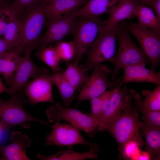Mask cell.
<instances>
[{"instance_id": "obj_5", "label": "cell", "mask_w": 160, "mask_h": 160, "mask_svg": "<svg viewBox=\"0 0 160 160\" xmlns=\"http://www.w3.org/2000/svg\"><path fill=\"white\" fill-rule=\"evenodd\" d=\"M125 25L120 29L117 36L119 48L116 55L111 62L114 67L111 78L112 81L116 79L120 70L125 67L136 64L150 63L141 48L138 47L132 41Z\"/></svg>"}, {"instance_id": "obj_37", "label": "cell", "mask_w": 160, "mask_h": 160, "mask_svg": "<svg viewBox=\"0 0 160 160\" xmlns=\"http://www.w3.org/2000/svg\"><path fill=\"white\" fill-rule=\"evenodd\" d=\"M9 51L7 44L4 39L0 36V55L4 52Z\"/></svg>"}, {"instance_id": "obj_25", "label": "cell", "mask_w": 160, "mask_h": 160, "mask_svg": "<svg viewBox=\"0 0 160 160\" xmlns=\"http://www.w3.org/2000/svg\"><path fill=\"white\" fill-rule=\"evenodd\" d=\"M136 17L138 18L137 23L140 25L154 31H160V20L155 15L150 7L139 4Z\"/></svg>"}, {"instance_id": "obj_11", "label": "cell", "mask_w": 160, "mask_h": 160, "mask_svg": "<svg viewBox=\"0 0 160 160\" xmlns=\"http://www.w3.org/2000/svg\"><path fill=\"white\" fill-rule=\"evenodd\" d=\"M36 48V45H32L25 51L24 55L21 57L20 63L11 79L7 93L9 95L18 93L31 78L49 72L44 67L36 65L32 60L31 52Z\"/></svg>"}, {"instance_id": "obj_17", "label": "cell", "mask_w": 160, "mask_h": 160, "mask_svg": "<svg viewBox=\"0 0 160 160\" xmlns=\"http://www.w3.org/2000/svg\"><path fill=\"white\" fill-rule=\"evenodd\" d=\"M130 89L127 87L126 85L123 88L120 87L116 89L98 126L112 121L120 116L124 107L127 96L130 93Z\"/></svg>"}, {"instance_id": "obj_24", "label": "cell", "mask_w": 160, "mask_h": 160, "mask_svg": "<svg viewBox=\"0 0 160 160\" xmlns=\"http://www.w3.org/2000/svg\"><path fill=\"white\" fill-rule=\"evenodd\" d=\"M53 83L57 87L65 107H69L73 100L75 89L63 74L62 73H53Z\"/></svg>"}, {"instance_id": "obj_13", "label": "cell", "mask_w": 160, "mask_h": 160, "mask_svg": "<svg viewBox=\"0 0 160 160\" xmlns=\"http://www.w3.org/2000/svg\"><path fill=\"white\" fill-rule=\"evenodd\" d=\"M52 74L49 72L38 75L25 85V93L28 102L31 104L50 102L55 104L53 100Z\"/></svg>"}, {"instance_id": "obj_10", "label": "cell", "mask_w": 160, "mask_h": 160, "mask_svg": "<svg viewBox=\"0 0 160 160\" xmlns=\"http://www.w3.org/2000/svg\"><path fill=\"white\" fill-rule=\"evenodd\" d=\"M77 17L70 14L58 15L47 18L46 31L37 46L38 49L62 40L65 37L73 34L76 24Z\"/></svg>"}, {"instance_id": "obj_7", "label": "cell", "mask_w": 160, "mask_h": 160, "mask_svg": "<svg viewBox=\"0 0 160 160\" xmlns=\"http://www.w3.org/2000/svg\"><path fill=\"white\" fill-rule=\"evenodd\" d=\"M54 104L46 111L49 122L63 120L85 132L90 137L93 136L99 123L89 114L84 113L75 108L63 107L58 102Z\"/></svg>"}, {"instance_id": "obj_12", "label": "cell", "mask_w": 160, "mask_h": 160, "mask_svg": "<svg viewBox=\"0 0 160 160\" xmlns=\"http://www.w3.org/2000/svg\"><path fill=\"white\" fill-rule=\"evenodd\" d=\"M52 131L46 139L47 145L59 146L84 145L90 148L97 147V145L86 140L80 133L81 130L71 124L56 122L51 126Z\"/></svg>"}, {"instance_id": "obj_39", "label": "cell", "mask_w": 160, "mask_h": 160, "mask_svg": "<svg viewBox=\"0 0 160 160\" xmlns=\"http://www.w3.org/2000/svg\"><path fill=\"white\" fill-rule=\"evenodd\" d=\"M9 88H7L3 83L0 77V94L3 92H8Z\"/></svg>"}, {"instance_id": "obj_43", "label": "cell", "mask_w": 160, "mask_h": 160, "mask_svg": "<svg viewBox=\"0 0 160 160\" xmlns=\"http://www.w3.org/2000/svg\"><path fill=\"white\" fill-rule=\"evenodd\" d=\"M1 127H0V132H1Z\"/></svg>"}, {"instance_id": "obj_6", "label": "cell", "mask_w": 160, "mask_h": 160, "mask_svg": "<svg viewBox=\"0 0 160 160\" xmlns=\"http://www.w3.org/2000/svg\"><path fill=\"white\" fill-rule=\"evenodd\" d=\"M73 34L75 47L73 63L78 65L84 55L95 39L100 29L105 25V20L98 17H77Z\"/></svg>"}, {"instance_id": "obj_30", "label": "cell", "mask_w": 160, "mask_h": 160, "mask_svg": "<svg viewBox=\"0 0 160 160\" xmlns=\"http://www.w3.org/2000/svg\"><path fill=\"white\" fill-rule=\"evenodd\" d=\"M55 47L60 59L68 61L73 58L75 47L72 41L62 40L57 42Z\"/></svg>"}, {"instance_id": "obj_8", "label": "cell", "mask_w": 160, "mask_h": 160, "mask_svg": "<svg viewBox=\"0 0 160 160\" xmlns=\"http://www.w3.org/2000/svg\"><path fill=\"white\" fill-rule=\"evenodd\" d=\"M94 68L92 74L82 87L78 97L79 103L99 96L107 89L114 90L122 85L120 78L112 82L109 81L108 76L112 70L106 65L101 64Z\"/></svg>"}, {"instance_id": "obj_38", "label": "cell", "mask_w": 160, "mask_h": 160, "mask_svg": "<svg viewBox=\"0 0 160 160\" xmlns=\"http://www.w3.org/2000/svg\"><path fill=\"white\" fill-rule=\"evenodd\" d=\"M137 160H148L151 159L149 153L146 151H141L138 152Z\"/></svg>"}, {"instance_id": "obj_23", "label": "cell", "mask_w": 160, "mask_h": 160, "mask_svg": "<svg viewBox=\"0 0 160 160\" xmlns=\"http://www.w3.org/2000/svg\"><path fill=\"white\" fill-rule=\"evenodd\" d=\"M21 29V21L19 16L13 12L3 34L4 38L8 45L9 51L13 49L18 44Z\"/></svg>"}, {"instance_id": "obj_26", "label": "cell", "mask_w": 160, "mask_h": 160, "mask_svg": "<svg viewBox=\"0 0 160 160\" xmlns=\"http://www.w3.org/2000/svg\"><path fill=\"white\" fill-rule=\"evenodd\" d=\"M130 91L135 104L142 113L143 122L160 127V111H153L147 108L143 104V100L139 93L134 89H130Z\"/></svg>"}, {"instance_id": "obj_42", "label": "cell", "mask_w": 160, "mask_h": 160, "mask_svg": "<svg viewBox=\"0 0 160 160\" xmlns=\"http://www.w3.org/2000/svg\"><path fill=\"white\" fill-rule=\"evenodd\" d=\"M52 0H43V2L44 3L47 4Z\"/></svg>"}, {"instance_id": "obj_34", "label": "cell", "mask_w": 160, "mask_h": 160, "mask_svg": "<svg viewBox=\"0 0 160 160\" xmlns=\"http://www.w3.org/2000/svg\"><path fill=\"white\" fill-rule=\"evenodd\" d=\"M90 100L91 111L89 114L97 121L99 124L103 116L100 96L92 98Z\"/></svg>"}, {"instance_id": "obj_15", "label": "cell", "mask_w": 160, "mask_h": 160, "mask_svg": "<svg viewBox=\"0 0 160 160\" xmlns=\"http://www.w3.org/2000/svg\"><path fill=\"white\" fill-rule=\"evenodd\" d=\"M144 63L134 64L124 67V74L120 79L122 84L130 82H148L160 85V73L153 69H148Z\"/></svg>"}, {"instance_id": "obj_16", "label": "cell", "mask_w": 160, "mask_h": 160, "mask_svg": "<svg viewBox=\"0 0 160 160\" xmlns=\"http://www.w3.org/2000/svg\"><path fill=\"white\" fill-rule=\"evenodd\" d=\"M139 4L135 0H119L108 14L109 18L105 20V27L112 28L124 20L136 17Z\"/></svg>"}, {"instance_id": "obj_29", "label": "cell", "mask_w": 160, "mask_h": 160, "mask_svg": "<svg viewBox=\"0 0 160 160\" xmlns=\"http://www.w3.org/2000/svg\"><path fill=\"white\" fill-rule=\"evenodd\" d=\"M142 93L145 97L143 103L146 107L152 110L160 111V85L152 91L143 90Z\"/></svg>"}, {"instance_id": "obj_40", "label": "cell", "mask_w": 160, "mask_h": 160, "mask_svg": "<svg viewBox=\"0 0 160 160\" xmlns=\"http://www.w3.org/2000/svg\"><path fill=\"white\" fill-rule=\"evenodd\" d=\"M137 1L140 2L143 4H145L148 0H135Z\"/></svg>"}, {"instance_id": "obj_33", "label": "cell", "mask_w": 160, "mask_h": 160, "mask_svg": "<svg viewBox=\"0 0 160 160\" xmlns=\"http://www.w3.org/2000/svg\"><path fill=\"white\" fill-rule=\"evenodd\" d=\"M139 147L140 146L137 142L130 141L124 145L120 153L126 159H133L134 156L140 151Z\"/></svg>"}, {"instance_id": "obj_2", "label": "cell", "mask_w": 160, "mask_h": 160, "mask_svg": "<svg viewBox=\"0 0 160 160\" xmlns=\"http://www.w3.org/2000/svg\"><path fill=\"white\" fill-rule=\"evenodd\" d=\"M125 24V21H123L112 28L103 26L86 53L85 63L80 67L87 72L103 62H111L114 57L118 33Z\"/></svg>"}, {"instance_id": "obj_9", "label": "cell", "mask_w": 160, "mask_h": 160, "mask_svg": "<svg viewBox=\"0 0 160 160\" xmlns=\"http://www.w3.org/2000/svg\"><path fill=\"white\" fill-rule=\"evenodd\" d=\"M125 26L140 44L151 68H156L160 63V31H154L137 23Z\"/></svg>"}, {"instance_id": "obj_14", "label": "cell", "mask_w": 160, "mask_h": 160, "mask_svg": "<svg viewBox=\"0 0 160 160\" xmlns=\"http://www.w3.org/2000/svg\"><path fill=\"white\" fill-rule=\"evenodd\" d=\"M12 143L6 146H0V160H30L25 149L31 144L28 136L18 131H14L11 137Z\"/></svg>"}, {"instance_id": "obj_27", "label": "cell", "mask_w": 160, "mask_h": 160, "mask_svg": "<svg viewBox=\"0 0 160 160\" xmlns=\"http://www.w3.org/2000/svg\"><path fill=\"white\" fill-rule=\"evenodd\" d=\"M87 71L73 63H69L63 74L75 90L82 87L89 77Z\"/></svg>"}, {"instance_id": "obj_41", "label": "cell", "mask_w": 160, "mask_h": 160, "mask_svg": "<svg viewBox=\"0 0 160 160\" xmlns=\"http://www.w3.org/2000/svg\"><path fill=\"white\" fill-rule=\"evenodd\" d=\"M6 4H7L6 0L3 1H0V5Z\"/></svg>"}, {"instance_id": "obj_3", "label": "cell", "mask_w": 160, "mask_h": 160, "mask_svg": "<svg viewBox=\"0 0 160 160\" xmlns=\"http://www.w3.org/2000/svg\"><path fill=\"white\" fill-rule=\"evenodd\" d=\"M45 4L43 2L38 3L22 13L24 16L23 19L20 18L22 29L19 41L16 47L11 50L20 55L31 45H36L37 47L40 40V36L47 19L44 9Z\"/></svg>"}, {"instance_id": "obj_32", "label": "cell", "mask_w": 160, "mask_h": 160, "mask_svg": "<svg viewBox=\"0 0 160 160\" xmlns=\"http://www.w3.org/2000/svg\"><path fill=\"white\" fill-rule=\"evenodd\" d=\"M13 12L9 4L0 5V36L4 34Z\"/></svg>"}, {"instance_id": "obj_19", "label": "cell", "mask_w": 160, "mask_h": 160, "mask_svg": "<svg viewBox=\"0 0 160 160\" xmlns=\"http://www.w3.org/2000/svg\"><path fill=\"white\" fill-rule=\"evenodd\" d=\"M88 0H52L45 4L47 18L72 13L84 5Z\"/></svg>"}, {"instance_id": "obj_18", "label": "cell", "mask_w": 160, "mask_h": 160, "mask_svg": "<svg viewBox=\"0 0 160 160\" xmlns=\"http://www.w3.org/2000/svg\"><path fill=\"white\" fill-rule=\"evenodd\" d=\"M119 0H88L76 11L70 14L76 17H98L104 13L109 14Z\"/></svg>"}, {"instance_id": "obj_35", "label": "cell", "mask_w": 160, "mask_h": 160, "mask_svg": "<svg viewBox=\"0 0 160 160\" xmlns=\"http://www.w3.org/2000/svg\"><path fill=\"white\" fill-rule=\"evenodd\" d=\"M116 89L110 91H106L100 95L101 100L103 116L108 106L113 94Z\"/></svg>"}, {"instance_id": "obj_20", "label": "cell", "mask_w": 160, "mask_h": 160, "mask_svg": "<svg viewBox=\"0 0 160 160\" xmlns=\"http://www.w3.org/2000/svg\"><path fill=\"white\" fill-rule=\"evenodd\" d=\"M141 129L145 138L146 151L150 154L151 159L159 160L160 154V127L142 122Z\"/></svg>"}, {"instance_id": "obj_21", "label": "cell", "mask_w": 160, "mask_h": 160, "mask_svg": "<svg viewBox=\"0 0 160 160\" xmlns=\"http://www.w3.org/2000/svg\"><path fill=\"white\" fill-rule=\"evenodd\" d=\"M99 148H90L88 152L79 153L71 149L64 150L51 155H41L37 154V158L42 160H83L89 159L97 158Z\"/></svg>"}, {"instance_id": "obj_28", "label": "cell", "mask_w": 160, "mask_h": 160, "mask_svg": "<svg viewBox=\"0 0 160 160\" xmlns=\"http://www.w3.org/2000/svg\"><path fill=\"white\" fill-rule=\"evenodd\" d=\"M37 55L39 59L50 67L53 73L63 72L60 65V59L55 47L47 46L39 49Z\"/></svg>"}, {"instance_id": "obj_31", "label": "cell", "mask_w": 160, "mask_h": 160, "mask_svg": "<svg viewBox=\"0 0 160 160\" xmlns=\"http://www.w3.org/2000/svg\"><path fill=\"white\" fill-rule=\"evenodd\" d=\"M41 2H43V0H14L9 4L14 13L18 16L28 8Z\"/></svg>"}, {"instance_id": "obj_44", "label": "cell", "mask_w": 160, "mask_h": 160, "mask_svg": "<svg viewBox=\"0 0 160 160\" xmlns=\"http://www.w3.org/2000/svg\"><path fill=\"white\" fill-rule=\"evenodd\" d=\"M5 0H0V1H5Z\"/></svg>"}, {"instance_id": "obj_36", "label": "cell", "mask_w": 160, "mask_h": 160, "mask_svg": "<svg viewBox=\"0 0 160 160\" xmlns=\"http://www.w3.org/2000/svg\"><path fill=\"white\" fill-rule=\"evenodd\" d=\"M145 4L154 9L156 16L160 20V0H148Z\"/></svg>"}, {"instance_id": "obj_1", "label": "cell", "mask_w": 160, "mask_h": 160, "mask_svg": "<svg viewBox=\"0 0 160 160\" xmlns=\"http://www.w3.org/2000/svg\"><path fill=\"white\" fill-rule=\"evenodd\" d=\"M132 98L130 91L120 116L97 127L98 131H106L113 136L119 146L120 153L129 141L136 142L140 147L145 143L140 132L142 122L139 118V109L132 105Z\"/></svg>"}, {"instance_id": "obj_4", "label": "cell", "mask_w": 160, "mask_h": 160, "mask_svg": "<svg viewBox=\"0 0 160 160\" xmlns=\"http://www.w3.org/2000/svg\"><path fill=\"white\" fill-rule=\"evenodd\" d=\"M9 100H0V125L2 130H8L18 126L28 128V122L34 121L48 125L45 121L36 118L27 112L23 105L28 100L18 93L12 95Z\"/></svg>"}, {"instance_id": "obj_22", "label": "cell", "mask_w": 160, "mask_h": 160, "mask_svg": "<svg viewBox=\"0 0 160 160\" xmlns=\"http://www.w3.org/2000/svg\"><path fill=\"white\" fill-rule=\"evenodd\" d=\"M21 57L20 55L12 50L5 51L0 55V74L4 77L9 86Z\"/></svg>"}]
</instances>
